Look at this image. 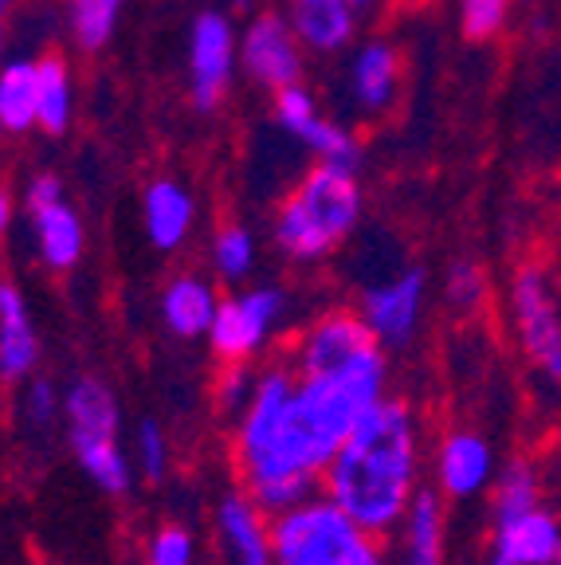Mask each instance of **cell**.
Masks as SVG:
<instances>
[{
  "label": "cell",
  "mask_w": 561,
  "mask_h": 565,
  "mask_svg": "<svg viewBox=\"0 0 561 565\" xmlns=\"http://www.w3.org/2000/svg\"><path fill=\"white\" fill-rule=\"evenodd\" d=\"M134 468L141 471V476L149 479V483H161L169 471V440L166 433H161L158 420H141L138 428H134Z\"/></svg>",
  "instance_id": "29"
},
{
  "label": "cell",
  "mask_w": 561,
  "mask_h": 565,
  "mask_svg": "<svg viewBox=\"0 0 561 565\" xmlns=\"http://www.w3.org/2000/svg\"><path fill=\"white\" fill-rule=\"evenodd\" d=\"M12 221H17V201H12L9 189H0V236L12 228Z\"/></svg>",
  "instance_id": "34"
},
{
  "label": "cell",
  "mask_w": 561,
  "mask_h": 565,
  "mask_svg": "<svg viewBox=\"0 0 561 565\" xmlns=\"http://www.w3.org/2000/svg\"><path fill=\"white\" fill-rule=\"evenodd\" d=\"M63 416L60 388L47 377H28L24 393H20V420L28 424V433H52Z\"/></svg>",
  "instance_id": "28"
},
{
  "label": "cell",
  "mask_w": 561,
  "mask_h": 565,
  "mask_svg": "<svg viewBox=\"0 0 561 565\" xmlns=\"http://www.w3.org/2000/svg\"><path fill=\"white\" fill-rule=\"evenodd\" d=\"M290 24L303 47L315 55H338L358 32V9L350 0H290Z\"/></svg>",
  "instance_id": "19"
},
{
  "label": "cell",
  "mask_w": 561,
  "mask_h": 565,
  "mask_svg": "<svg viewBox=\"0 0 561 565\" xmlns=\"http://www.w3.org/2000/svg\"><path fill=\"white\" fill-rule=\"evenodd\" d=\"M510 4L515 0H459V28H464L467 40L483 44V40H491L507 28Z\"/></svg>",
  "instance_id": "31"
},
{
  "label": "cell",
  "mask_w": 561,
  "mask_h": 565,
  "mask_svg": "<svg viewBox=\"0 0 561 565\" xmlns=\"http://www.w3.org/2000/svg\"><path fill=\"white\" fill-rule=\"evenodd\" d=\"M216 534L232 565H275L272 514L252 494H224L216 507Z\"/></svg>",
  "instance_id": "13"
},
{
  "label": "cell",
  "mask_w": 561,
  "mask_h": 565,
  "mask_svg": "<svg viewBox=\"0 0 561 565\" xmlns=\"http://www.w3.org/2000/svg\"><path fill=\"white\" fill-rule=\"evenodd\" d=\"M350 4H353V9H358V17H361V12H369V9H373V4H378V0H350Z\"/></svg>",
  "instance_id": "35"
},
{
  "label": "cell",
  "mask_w": 561,
  "mask_h": 565,
  "mask_svg": "<svg viewBox=\"0 0 561 565\" xmlns=\"http://www.w3.org/2000/svg\"><path fill=\"white\" fill-rule=\"evenodd\" d=\"M510 318L518 345L538 373L561 385V310L553 287L538 264H522L510 282Z\"/></svg>",
  "instance_id": "7"
},
{
  "label": "cell",
  "mask_w": 561,
  "mask_h": 565,
  "mask_svg": "<svg viewBox=\"0 0 561 565\" xmlns=\"http://www.w3.org/2000/svg\"><path fill=\"white\" fill-rule=\"evenodd\" d=\"M318 491L369 534H393L421 494V420L404 401L369 408L334 451Z\"/></svg>",
  "instance_id": "2"
},
{
  "label": "cell",
  "mask_w": 561,
  "mask_h": 565,
  "mask_svg": "<svg viewBox=\"0 0 561 565\" xmlns=\"http://www.w3.org/2000/svg\"><path fill=\"white\" fill-rule=\"evenodd\" d=\"M561 519L546 503L491 511L487 565H558Z\"/></svg>",
  "instance_id": "11"
},
{
  "label": "cell",
  "mask_w": 561,
  "mask_h": 565,
  "mask_svg": "<svg viewBox=\"0 0 561 565\" xmlns=\"http://www.w3.org/2000/svg\"><path fill=\"white\" fill-rule=\"evenodd\" d=\"M318 118H322L318 98L310 95V87H303V83H290V87L272 95V122L279 126L290 141H303V134H307Z\"/></svg>",
  "instance_id": "27"
},
{
  "label": "cell",
  "mask_w": 561,
  "mask_h": 565,
  "mask_svg": "<svg viewBox=\"0 0 561 565\" xmlns=\"http://www.w3.org/2000/svg\"><path fill=\"white\" fill-rule=\"evenodd\" d=\"M252 385H255V373L247 370V362L224 365V373H220V385H216V405L224 408L232 420H236L240 408H244L247 397H252Z\"/></svg>",
  "instance_id": "33"
},
{
  "label": "cell",
  "mask_w": 561,
  "mask_h": 565,
  "mask_svg": "<svg viewBox=\"0 0 561 565\" xmlns=\"http://www.w3.org/2000/svg\"><path fill=\"white\" fill-rule=\"evenodd\" d=\"M118 408L115 388L103 377H75L63 393V428L87 479L106 494H126L134 483V459L118 448Z\"/></svg>",
  "instance_id": "5"
},
{
  "label": "cell",
  "mask_w": 561,
  "mask_h": 565,
  "mask_svg": "<svg viewBox=\"0 0 561 565\" xmlns=\"http://www.w3.org/2000/svg\"><path fill=\"white\" fill-rule=\"evenodd\" d=\"M436 483L447 499H475L495 483V451L472 428H456L440 440Z\"/></svg>",
  "instance_id": "14"
},
{
  "label": "cell",
  "mask_w": 561,
  "mask_h": 565,
  "mask_svg": "<svg viewBox=\"0 0 561 565\" xmlns=\"http://www.w3.org/2000/svg\"><path fill=\"white\" fill-rule=\"evenodd\" d=\"M71 115H75V83H71V67L60 52H47L35 60V130L67 134Z\"/></svg>",
  "instance_id": "21"
},
{
  "label": "cell",
  "mask_w": 561,
  "mask_h": 565,
  "mask_svg": "<svg viewBox=\"0 0 561 565\" xmlns=\"http://www.w3.org/2000/svg\"><path fill=\"white\" fill-rule=\"evenodd\" d=\"M298 146L315 153L318 161H326V166H342V169L361 173V141L353 138L342 122H334V118H326V115L318 118V122L303 134V141H298Z\"/></svg>",
  "instance_id": "26"
},
{
  "label": "cell",
  "mask_w": 561,
  "mask_h": 565,
  "mask_svg": "<svg viewBox=\"0 0 561 565\" xmlns=\"http://www.w3.org/2000/svg\"><path fill=\"white\" fill-rule=\"evenodd\" d=\"M378 342V338L369 334V327L361 322L358 310H326L310 322L303 334L295 338L290 345V370L298 377H307V373H330V370H342L350 358H358L361 350Z\"/></svg>",
  "instance_id": "12"
},
{
  "label": "cell",
  "mask_w": 561,
  "mask_h": 565,
  "mask_svg": "<svg viewBox=\"0 0 561 565\" xmlns=\"http://www.w3.org/2000/svg\"><path fill=\"white\" fill-rule=\"evenodd\" d=\"M216 287H212L204 275L197 271H181L166 282L161 291V318H166L169 334L177 338H204L216 318Z\"/></svg>",
  "instance_id": "20"
},
{
  "label": "cell",
  "mask_w": 561,
  "mask_h": 565,
  "mask_svg": "<svg viewBox=\"0 0 561 565\" xmlns=\"http://www.w3.org/2000/svg\"><path fill=\"white\" fill-rule=\"evenodd\" d=\"M126 0H67V28L75 47L87 55L103 52L118 32Z\"/></svg>",
  "instance_id": "24"
},
{
  "label": "cell",
  "mask_w": 561,
  "mask_h": 565,
  "mask_svg": "<svg viewBox=\"0 0 561 565\" xmlns=\"http://www.w3.org/2000/svg\"><path fill=\"white\" fill-rule=\"evenodd\" d=\"M558 565H561V557H558Z\"/></svg>",
  "instance_id": "39"
},
{
  "label": "cell",
  "mask_w": 561,
  "mask_h": 565,
  "mask_svg": "<svg viewBox=\"0 0 561 565\" xmlns=\"http://www.w3.org/2000/svg\"><path fill=\"white\" fill-rule=\"evenodd\" d=\"M24 209L32 216V239H35V252H40V264L55 275L80 267L83 247H87V232H83V216L71 209L67 193L52 196V201H32Z\"/></svg>",
  "instance_id": "15"
},
{
  "label": "cell",
  "mask_w": 561,
  "mask_h": 565,
  "mask_svg": "<svg viewBox=\"0 0 561 565\" xmlns=\"http://www.w3.org/2000/svg\"><path fill=\"white\" fill-rule=\"evenodd\" d=\"M404 565H444V507L421 491L404 514Z\"/></svg>",
  "instance_id": "23"
},
{
  "label": "cell",
  "mask_w": 561,
  "mask_h": 565,
  "mask_svg": "<svg viewBox=\"0 0 561 565\" xmlns=\"http://www.w3.org/2000/svg\"><path fill=\"white\" fill-rule=\"evenodd\" d=\"M212 267L224 282H244L255 271V236L247 224H224L212 236Z\"/></svg>",
  "instance_id": "25"
},
{
  "label": "cell",
  "mask_w": 561,
  "mask_h": 565,
  "mask_svg": "<svg viewBox=\"0 0 561 565\" xmlns=\"http://www.w3.org/2000/svg\"><path fill=\"white\" fill-rule=\"evenodd\" d=\"M275 565H385L378 534L334 507L322 491L307 503L272 514Z\"/></svg>",
  "instance_id": "4"
},
{
  "label": "cell",
  "mask_w": 561,
  "mask_h": 565,
  "mask_svg": "<svg viewBox=\"0 0 561 565\" xmlns=\"http://www.w3.org/2000/svg\"><path fill=\"white\" fill-rule=\"evenodd\" d=\"M283 315H287V291L283 287H272V282L247 287L232 299H220L216 318H212L204 338H209L216 362H252L255 353L272 342L275 330L283 327Z\"/></svg>",
  "instance_id": "6"
},
{
  "label": "cell",
  "mask_w": 561,
  "mask_h": 565,
  "mask_svg": "<svg viewBox=\"0 0 561 565\" xmlns=\"http://www.w3.org/2000/svg\"><path fill=\"white\" fill-rule=\"evenodd\" d=\"M346 90L361 115L389 110L396 90H401V52L389 40H366L346 71Z\"/></svg>",
  "instance_id": "17"
},
{
  "label": "cell",
  "mask_w": 561,
  "mask_h": 565,
  "mask_svg": "<svg viewBox=\"0 0 561 565\" xmlns=\"http://www.w3.org/2000/svg\"><path fill=\"white\" fill-rule=\"evenodd\" d=\"M35 130V60L17 55L0 63V138Z\"/></svg>",
  "instance_id": "22"
},
{
  "label": "cell",
  "mask_w": 561,
  "mask_h": 565,
  "mask_svg": "<svg viewBox=\"0 0 561 565\" xmlns=\"http://www.w3.org/2000/svg\"><path fill=\"white\" fill-rule=\"evenodd\" d=\"M428 302V275L421 267H404L389 279L369 282L358 299V315L385 350H401L416 338Z\"/></svg>",
  "instance_id": "10"
},
{
  "label": "cell",
  "mask_w": 561,
  "mask_h": 565,
  "mask_svg": "<svg viewBox=\"0 0 561 565\" xmlns=\"http://www.w3.org/2000/svg\"><path fill=\"white\" fill-rule=\"evenodd\" d=\"M197 224V196L177 177H154L141 193V228L158 252H177L193 236Z\"/></svg>",
  "instance_id": "16"
},
{
  "label": "cell",
  "mask_w": 561,
  "mask_h": 565,
  "mask_svg": "<svg viewBox=\"0 0 561 565\" xmlns=\"http://www.w3.org/2000/svg\"><path fill=\"white\" fill-rule=\"evenodd\" d=\"M385 345L373 342L330 373L298 377L290 362L255 373L252 397L232 420V463L267 514L307 503L353 424L389 393Z\"/></svg>",
  "instance_id": "1"
},
{
  "label": "cell",
  "mask_w": 561,
  "mask_h": 565,
  "mask_svg": "<svg viewBox=\"0 0 561 565\" xmlns=\"http://www.w3.org/2000/svg\"><path fill=\"white\" fill-rule=\"evenodd\" d=\"M361 221V181L353 169L342 166H310L298 177L295 189L283 196L272 221L275 247L295 264H322Z\"/></svg>",
  "instance_id": "3"
},
{
  "label": "cell",
  "mask_w": 561,
  "mask_h": 565,
  "mask_svg": "<svg viewBox=\"0 0 561 565\" xmlns=\"http://www.w3.org/2000/svg\"><path fill=\"white\" fill-rule=\"evenodd\" d=\"M240 71V32L229 12L204 9L189 24V98L201 115H212Z\"/></svg>",
  "instance_id": "8"
},
{
  "label": "cell",
  "mask_w": 561,
  "mask_h": 565,
  "mask_svg": "<svg viewBox=\"0 0 561 565\" xmlns=\"http://www.w3.org/2000/svg\"><path fill=\"white\" fill-rule=\"evenodd\" d=\"M444 299L459 310V315H472L487 299V275L479 271V264L472 259H456L444 275Z\"/></svg>",
  "instance_id": "30"
},
{
  "label": "cell",
  "mask_w": 561,
  "mask_h": 565,
  "mask_svg": "<svg viewBox=\"0 0 561 565\" xmlns=\"http://www.w3.org/2000/svg\"><path fill=\"white\" fill-rule=\"evenodd\" d=\"M146 565H197V542L184 526H161L146 542Z\"/></svg>",
  "instance_id": "32"
},
{
  "label": "cell",
  "mask_w": 561,
  "mask_h": 565,
  "mask_svg": "<svg viewBox=\"0 0 561 565\" xmlns=\"http://www.w3.org/2000/svg\"><path fill=\"white\" fill-rule=\"evenodd\" d=\"M40 365V338L17 282L0 279V381H28Z\"/></svg>",
  "instance_id": "18"
},
{
  "label": "cell",
  "mask_w": 561,
  "mask_h": 565,
  "mask_svg": "<svg viewBox=\"0 0 561 565\" xmlns=\"http://www.w3.org/2000/svg\"><path fill=\"white\" fill-rule=\"evenodd\" d=\"M232 4H236V9H252L255 0H232Z\"/></svg>",
  "instance_id": "38"
},
{
  "label": "cell",
  "mask_w": 561,
  "mask_h": 565,
  "mask_svg": "<svg viewBox=\"0 0 561 565\" xmlns=\"http://www.w3.org/2000/svg\"><path fill=\"white\" fill-rule=\"evenodd\" d=\"M12 4H17V0H0V20H4V24H9V12H12Z\"/></svg>",
  "instance_id": "37"
},
{
  "label": "cell",
  "mask_w": 561,
  "mask_h": 565,
  "mask_svg": "<svg viewBox=\"0 0 561 565\" xmlns=\"http://www.w3.org/2000/svg\"><path fill=\"white\" fill-rule=\"evenodd\" d=\"M4 40H9V24L0 20V63H4Z\"/></svg>",
  "instance_id": "36"
},
{
  "label": "cell",
  "mask_w": 561,
  "mask_h": 565,
  "mask_svg": "<svg viewBox=\"0 0 561 565\" xmlns=\"http://www.w3.org/2000/svg\"><path fill=\"white\" fill-rule=\"evenodd\" d=\"M240 67L247 71V79L264 90H283L290 83H303L307 71V47L298 40L295 24L283 12H260L247 20L240 32Z\"/></svg>",
  "instance_id": "9"
}]
</instances>
